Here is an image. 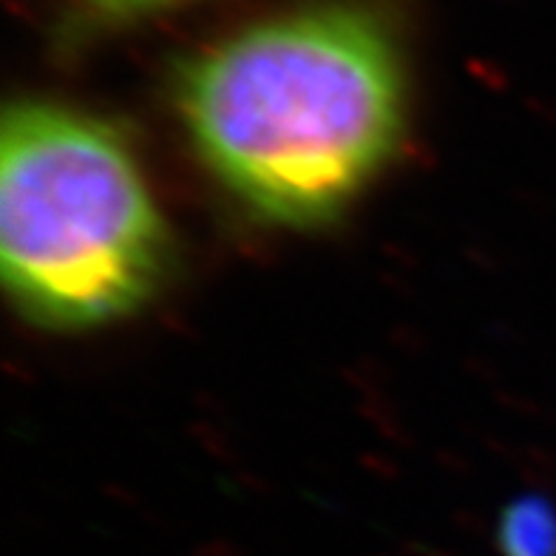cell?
<instances>
[{
    "instance_id": "3957f363",
    "label": "cell",
    "mask_w": 556,
    "mask_h": 556,
    "mask_svg": "<svg viewBox=\"0 0 556 556\" xmlns=\"http://www.w3.org/2000/svg\"><path fill=\"white\" fill-rule=\"evenodd\" d=\"M505 556H556V511L542 500H522L500 522Z\"/></svg>"
},
{
    "instance_id": "7a4b0ae2",
    "label": "cell",
    "mask_w": 556,
    "mask_h": 556,
    "mask_svg": "<svg viewBox=\"0 0 556 556\" xmlns=\"http://www.w3.org/2000/svg\"><path fill=\"white\" fill-rule=\"evenodd\" d=\"M168 256L154 193L111 125L54 103L7 111L0 258L31 321L77 330L123 318L154 295Z\"/></svg>"
},
{
    "instance_id": "277c9868",
    "label": "cell",
    "mask_w": 556,
    "mask_h": 556,
    "mask_svg": "<svg viewBox=\"0 0 556 556\" xmlns=\"http://www.w3.org/2000/svg\"><path fill=\"white\" fill-rule=\"evenodd\" d=\"M170 0H91V7L100 12V15L109 17H125L137 15V12H146V9L165 7Z\"/></svg>"
},
{
    "instance_id": "6da1fadb",
    "label": "cell",
    "mask_w": 556,
    "mask_h": 556,
    "mask_svg": "<svg viewBox=\"0 0 556 556\" xmlns=\"http://www.w3.org/2000/svg\"><path fill=\"white\" fill-rule=\"evenodd\" d=\"M179 109L227 191L281 225L344 211L395 154L403 68L361 7H313L236 31L188 60Z\"/></svg>"
}]
</instances>
